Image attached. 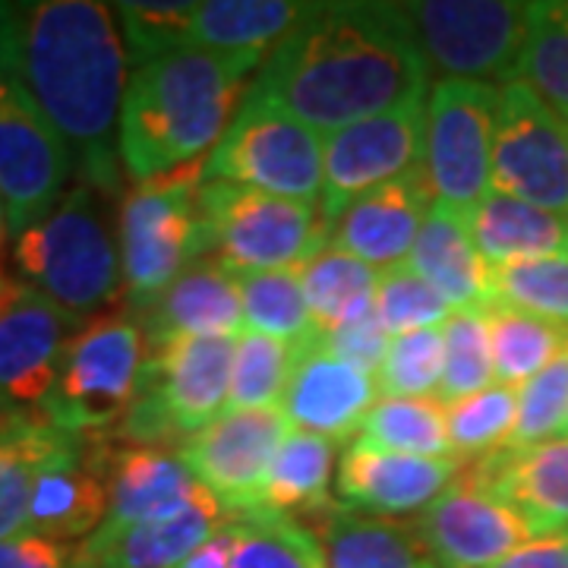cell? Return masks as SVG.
I'll use <instances>...</instances> for the list:
<instances>
[{
    "label": "cell",
    "mask_w": 568,
    "mask_h": 568,
    "mask_svg": "<svg viewBox=\"0 0 568 568\" xmlns=\"http://www.w3.org/2000/svg\"><path fill=\"white\" fill-rule=\"evenodd\" d=\"M559 436H568V414H566V424H562V433Z\"/></svg>",
    "instance_id": "db71d44e"
},
{
    "label": "cell",
    "mask_w": 568,
    "mask_h": 568,
    "mask_svg": "<svg viewBox=\"0 0 568 568\" xmlns=\"http://www.w3.org/2000/svg\"><path fill=\"white\" fill-rule=\"evenodd\" d=\"M231 528L224 525L209 544L196 549L193 556H186L181 568H231Z\"/></svg>",
    "instance_id": "681fc988"
},
{
    "label": "cell",
    "mask_w": 568,
    "mask_h": 568,
    "mask_svg": "<svg viewBox=\"0 0 568 568\" xmlns=\"http://www.w3.org/2000/svg\"><path fill=\"white\" fill-rule=\"evenodd\" d=\"M568 414V347L518 388V420L506 448H530L562 433Z\"/></svg>",
    "instance_id": "f6af8a7d"
},
{
    "label": "cell",
    "mask_w": 568,
    "mask_h": 568,
    "mask_svg": "<svg viewBox=\"0 0 568 568\" xmlns=\"http://www.w3.org/2000/svg\"><path fill=\"white\" fill-rule=\"evenodd\" d=\"M80 325L36 287L0 275V407L41 410Z\"/></svg>",
    "instance_id": "2e32d148"
},
{
    "label": "cell",
    "mask_w": 568,
    "mask_h": 568,
    "mask_svg": "<svg viewBox=\"0 0 568 568\" xmlns=\"http://www.w3.org/2000/svg\"><path fill=\"white\" fill-rule=\"evenodd\" d=\"M7 41H10V3H0V58L7 51Z\"/></svg>",
    "instance_id": "f907efd6"
},
{
    "label": "cell",
    "mask_w": 568,
    "mask_h": 568,
    "mask_svg": "<svg viewBox=\"0 0 568 568\" xmlns=\"http://www.w3.org/2000/svg\"><path fill=\"white\" fill-rule=\"evenodd\" d=\"M462 467L458 458H420L351 443L338 465L335 489L338 503L354 511L407 515L439 499L458 480Z\"/></svg>",
    "instance_id": "7402d4cb"
},
{
    "label": "cell",
    "mask_w": 568,
    "mask_h": 568,
    "mask_svg": "<svg viewBox=\"0 0 568 568\" xmlns=\"http://www.w3.org/2000/svg\"><path fill=\"white\" fill-rule=\"evenodd\" d=\"M465 477L518 511L537 537L568 534V436L530 448H499L465 467Z\"/></svg>",
    "instance_id": "d6986e66"
},
{
    "label": "cell",
    "mask_w": 568,
    "mask_h": 568,
    "mask_svg": "<svg viewBox=\"0 0 568 568\" xmlns=\"http://www.w3.org/2000/svg\"><path fill=\"white\" fill-rule=\"evenodd\" d=\"M263 61V51L183 48L136 67L121 114V162L130 178L152 181L209 159Z\"/></svg>",
    "instance_id": "3957f363"
},
{
    "label": "cell",
    "mask_w": 568,
    "mask_h": 568,
    "mask_svg": "<svg viewBox=\"0 0 568 568\" xmlns=\"http://www.w3.org/2000/svg\"><path fill=\"white\" fill-rule=\"evenodd\" d=\"M108 474V518L102 528H130L174 518L212 499L181 452L162 446H123L102 455Z\"/></svg>",
    "instance_id": "603a6c76"
},
{
    "label": "cell",
    "mask_w": 568,
    "mask_h": 568,
    "mask_svg": "<svg viewBox=\"0 0 568 568\" xmlns=\"http://www.w3.org/2000/svg\"><path fill=\"white\" fill-rule=\"evenodd\" d=\"M376 313L383 320L388 338H398V335L417 332V328L446 325L455 310L405 263L379 275Z\"/></svg>",
    "instance_id": "ee69618b"
},
{
    "label": "cell",
    "mask_w": 568,
    "mask_h": 568,
    "mask_svg": "<svg viewBox=\"0 0 568 568\" xmlns=\"http://www.w3.org/2000/svg\"><path fill=\"white\" fill-rule=\"evenodd\" d=\"M320 345L376 376L383 361H386L392 338H388V332L383 328V320H379V313L373 306V310H366L364 316H357V320H351V323L320 335Z\"/></svg>",
    "instance_id": "bcb514c9"
},
{
    "label": "cell",
    "mask_w": 568,
    "mask_h": 568,
    "mask_svg": "<svg viewBox=\"0 0 568 568\" xmlns=\"http://www.w3.org/2000/svg\"><path fill=\"white\" fill-rule=\"evenodd\" d=\"M562 121H566V130H568V118H562Z\"/></svg>",
    "instance_id": "11a10c76"
},
{
    "label": "cell",
    "mask_w": 568,
    "mask_h": 568,
    "mask_svg": "<svg viewBox=\"0 0 568 568\" xmlns=\"http://www.w3.org/2000/svg\"><path fill=\"white\" fill-rule=\"evenodd\" d=\"M13 263L29 287L77 320L102 316L123 287L121 246L89 183L73 186L54 212L22 231Z\"/></svg>",
    "instance_id": "277c9868"
},
{
    "label": "cell",
    "mask_w": 568,
    "mask_h": 568,
    "mask_svg": "<svg viewBox=\"0 0 568 568\" xmlns=\"http://www.w3.org/2000/svg\"><path fill=\"white\" fill-rule=\"evenodd\" d=\"M301 287H304L310 316L320 328V335L364 316L376 306V287L379 275L373 265L361 263L338 246H325L301 268Z\"/></svg>",
    "instance_id": "1f68e13d"
},
{
    "label": "cell",
    "mask_w": 568,
    "mask_h": 568,
    "mask_svg": "<svg viewBox=\"0 0 568 568\" xmlns=\"http://www.w3.org/2000/svg\"><path fill=\"white\" fill-rule=\"evenodd\" d=\"M424 136L426 99L351 123L345 130L325 136V181L320 209L328 222V234L338 215L357 196L402 181L424 164Z\"/></svg>",
    "instance_id": "5bb4252c"
},
{
    "label": "cell",
    "mask_w": 568,
    "mask_h": 568,
    "mask_svg": "<svg viewBox=\"0 0 568 568\" xmlns=\"http://www.w3.org/2000/svg\"><path fill=\"white\" fill-rule=\"evenodd\" d=\"M13 63L26 92L95 190L118 186L126 48L114 7L92 0L10 3Z\"/></svg>",
    "instance_id": "7a4b0ae2"
},
{
    "label": "cell",
    "mask_w": 568,
    "mask_h": 568,
    "mask_svg": "<svg viewBox=\"0 0 568 568\" xmlns=\"http://www.w3.org/2000/svg\"><path fill=\"white\" fill-rule=\"evenodd\" d=\"M126 61L133 70L190 48L196 3H114Z\"/></svg>",
    "instance_id": "7bdbcfd3"
},
{
    "label": "cell",
    "mask_w": 568,
    "mask_h": 568,
    "mask_svg": "<svg viewBox=\"0 0 568 568\" xmlns=\"http://www.w3.org/2000/svg\"><path fill=\"white\" fill-rule=\"evenodd\" d=\"M205 181L320 203L325 181L323 136L278 108L244 99L224 140L205 162Z\"/></svg>",
    "instance_id": "9c48e42d"
},
{
    "label": "cell",
    "mask_w": 568,
    "mask_h": 568,
    "mask_svg": "<svg viewBox=\"0 0 568 568\" xmlns=\"http://www.w3.org/2000/svg\"><path fill=\"white\" fill-rule=\"evenodd\" d=\"M287 433L291 424L282 407L224 410L178 452L231 518L265 508L272 462Z\"/></svg>",
    "instance_id": "9a60e30c"
},
{
    "label": "cell",
    "mask_w": 568,
    "mask_h": 568,
    "mask_svg": "<svg viewBox=\"0 0 568 568\" xmlns=\"http://www.w3.org/2000/svg\"><path fill=\"white\" fill-rule=\"evenodd\" d=\"M73 159L51 123L26 92L13 63V20L10 41L0 58V203L7 231L20 237L61 203Z\"/></svg>",
    "instance_id": "30bf717a"
},
{
    "label": "cell",
    "mask_w": 568,
    "mask_h": 568,
    "mask_svg": "<svg viewBox=\"0 0 568 568\" xmlns=\"http://www.w3.org/2000/svg\"><path fill=\"white\" fill-rule=\"evenodd\" d=\"M515 80L530 85L544 102L568 118V3H528V32Z\"/></svg>",
    "instance_id": "8d00e7d4"
},
{
    "label": "cell",
    "mask_w": 568,
    "mask_h": 568,
    "mask_svg": "<svg viewBox=\"0 0 568 568\" xmlns=\"http://www.w3.org/2000/svg\"><path fill=\"white\" fill-rule=\"evenodd\" d=\"M470 237L484 263L496 272L508 263L568 256V219L489 190L467 212Z\"/></svg>",
    "instance_id": "83f0119b"
},
{
    "label": "cell",
    "mask_w": 568,
    "mask_h": 568,
    "mask_svg": "<svg viewBox=\"0 0 568 568\" xmlns=\"http://www.w3.org/2000/svg\"><path fill=\"white\" fill-rule=\"evenodd\" d=\"M414 39L443 80H515L528 32V3L506 0H424L405 3Z\"/></svg>",
    "instance_id": "8fae6325"
},
{
    "label": "cell",
    "mask_w": 568,
    "mask_h": 568,
    "mask_svg": "<svg viewBox=\"0 0 568 568\" xmlns=\"http://www.w3.org/2000/svg\"><path fill=\"white\" fill-rule=\"evenodd\" d=\"M237 338H186L149 351L145 383L121 436L133 446L186 443L227 410Z\"/></svg>",
    "instance_id": "ba28073f"
},
{
    "label": "cell",
    "mask_w": 568,
    "mask_h": 568,
    "mask_svg": "<svg viewBox=\"0 0 568 568\" xmlns=\"http://www.w3.org/2000/svg\"><path fill=\"white\" fill-rule=\"evenodd\" d=\"M205 162L183 164L171 174L140 181L126 190L118 215L123 291L130 306L142 313L183 268L209 253L200 186Z\"/></svg>",
    "instance_id": "5b68a950"
},
{
    "label": "cell",
    "mask_w": 568,
    "mask_h": 568,
    "mask_svg": "<svg viewBox=\"0 0 568 568\" xmlns=\"http://www.w3.org/2000/svg\"><path fill=\"white\" fill-rule=\"evenodd\" d=\"M310 3L291 0H205L196 3L190 48L268 51L304 20Z\"/></svg>",
    "instance_id": "f1b7e54d"
},
{
    "label": "cell",
    "mask_w": 568,
    "mask_h": 568,
    "mask_svg": "<svg viewBox=\"0 0 568 568\" xmlns=\"http://www.w3.org/2000/svg\"><path fill=\"white\" fill-rule=\"evenodd\" d=\"M145 366L149 342L133 316H92L70 338L58 383L39 414L73 436L123 424L140 398Z\"/></svg>",
    "instance_id": "8992f818"
},
{
    "label": "cell",
    "mask_w": 568,
    "mask_h": 568,
    "mask_svg": "<svg viewBox=\"0 0 568 568\" xmlns=\"http://www.w3.org/2000/svg\"><path fill=\"white\" fill-rule=\"evenodd\" d=\"M489 568H568V534L537 537Z\"/></svg>",
    "instance_id": "c3c4849f"
},
{
    "label": "cell",
    "mask_w": 568,
    "mask_h": 568,
    "mask_svg": "<svg viewBox=\"0 0 568 568\" xmlns=\"http://www.w3.org/2000/svg\"><path fill=\"white\" fill-rule=\"evenodd\" d=\"M414 525L439 568H489L537 540L518 511L467 480L465 467L458 480L414 518Z\"/></svg>",
    "instance_id": "e0dca14e"
},
{
    "label": "cell",
    "mask_w": 568,
    "mask_h": 568,
    "mask_svg": "<svg viewBox=\"0 0 568 568\" xmlns=\"http://www.w3.org/2000/svg\"><path fill=\"white\" fill-rule=\"evenodd\" d=\"M487 325L496 383L503 386L521 388L568 347L566 328L499 301L487 306Z\"/></svg>",
    "instance_id": "d6a6232c"
},
{
    "label": "cell",
    "mask_w": 568,
    "mask_h": 568,
    "mask_svg": "<svg viewBox=\"0 0 568 568\" xmlns=\"http://www.w3.org/2000/svg\"><path fill=\"white\" fill-rule=\"evenodd\" d=\"M241 301H244V323L253 332L272 335L294 347H310L320 342V328L310 316L301 272H241L237 275Z\"/></svg>",
    "instance_id": "e575fe53"
},
{
    "label": "cell",
    "mask_w": 568,
    "mask_h": 568,
    "mask_svg": "<svg viewBox=\"0 0 568 568\" xmlns=\"http://www.w3.org/2000/svg\"><path fill=\"white\" fill-rule=\"evenodd\" d=\"M17 417H20V410H10V407H0V439L7 436V429L17 424Z\"/></svg>",
    "instance_id": "816d5d0a"
},
{
    "label": "cell",
    "mask_w": 568,
    "mask_h": 568,
    "mask_svg": "<svg viewBox=\"0 0 568 568\" xmlns=\"http://www.w3.org/2000/svg\"><path fill=\"white\" fill-rule=\"evenodd\" d=\"M493 301L568 332V256L521 260L493 272Z\"/></svg>",
    "instance_id": "60d3db41"
},
{
    "label": "cell",
    "mask_w": 568,
    "mask_h": 568,
    "mask_svg": "<svg viewBox=\"0 0 568 568\" xmlns=\"http://www.w3.org/2000/svg\"><path fill=\"white\" fill-rule=\"evenodd\" d=\"M63 439L67 433L48 424L41 414H20L0 439V540L29 534L39 470Z\"/></svg>",
    "instance_id": "f546056e"
},
{
    "label": "cell",
    "mask_w": 568,
    "mask_h": 568,
    "mask_svg": "<svg viewBox=\"0 0 568 568\" xmlns=\"http://www.w3.org/2000/svg\"><path fill=\"white\" fill-rule=\"evenodd\" d=\"M515 420H518V388L503 383H493L484 392L448 405L446 426L452 458L480 462L493 452L506 448Z\"/></svg>",
    "instance_id": "f35d334b"
},
{
    "label": "cell",
    "mask_w": 568,
    "mask_h": 568,
    "mask_svg": "<svg viewBox=\"0 0 568 568\" xmlns=\"http://www.w3.org/2000/svg\"><path fill=\"white\" fill-rule=\"evenodd\" d=\"M407 265L452 310H484L493 304V268L477 253L467 212L448 203L429 205Z\"/></svg>",
    "instance_id": "484cf974"
},
{
    "label": "cell",
    "mask_w": 568,
    "mask_h": 568,
    "mask_svg": "<svg viewBox=\"0 0 568 568\" xmlns=\"http://www.w3.org/2000/svg\"><path fill=\"white\" fill-rule=\"evenodd\" d=\"M304 347L278 342L272 335L244 328L237 335L234 369L227 410H256V407H282V395Z\"/></svg>",
    "instance_id": "74e56055"
},
{
    "label": "cell",
    "mask_w": 568,
    "mask_h": 568,
    "mask_svg": "<svg viewBox=\"0 0 568 568\" xmlns=\"http://www.w3.org/2000/svg\"><path fill=\"white\" fill-rule=\"evenodd\" d=\"M0 568H77V552L39 534L0 540Z\"/></svg>",
    "instance_id": "7dc6e473"
},
{
    "label": "cell",
    "mask_w": 568,
    "mask_h": 568,
    "mask_svg": "<svg viewBox=\"0 0 568 568\" xmlns=\"http://www.w3.org/2000/svg\"><path fill=\"white\" fill-rule=\"evenodd\" d=\"M376 376L332 354L328 347H304L282 395V410L294 429L347 443L361 433L376 398Z\"/></svg>",
    "instance_id": "ac0fdd59"
},
{
    "label": "cell",
    "mask_w": 568,
    "mask_h": 568,
    "mask_svg": "<svg viewBox=\"0 0 568 568\" xmlns=\"http://www.w3.org/2000/svg\"><path fill=\"white\" fill-rule=\"evenodd\" d=\"M200 209L209 231V253L234 275L301 268L328 246V222L320 203L205 181L200 186Z\"/></svg>",
    "instance_id": "52a82bcc"
},
{
    "label": "cell",
    "mask_w": 568,
    "mask_h": 568,
    "mask_svg": "<svg viewBox=\"0 0 568 568\" xmlns=\"http://www.w3.org/2000/svg\"><path fill=\"white\" fill-rule=\"evenodd\" d=\"M3 234H7V212H3V203H0V241H3Z\"/></svg>",
    "instance_id": "f5cc1de1"
},
{
    "label": "cell",
    "mask_w": 568,
    "mask_h": 568,
    "mask_svg": "<svg viewBox=\"0 0 568 568\" xmlns=\"http://www.w3.org/2000/svg\"><path fill=\"white\" fill-rule=\"evenodd\" d=\"M354 443L398 455L452 458L446 405L436 398H379Z\"/></svg>",
    "instance_id": "d590c367"
},
{
    "label": "cell",
    "mask_w": 568,
    "mask_h": 568,
    "mask_svg": "<svg viewBox=\"0 0 568 568\" xmlns=\"http://www.w3.org/2000/svg\"><path fill=\"white\" fill-rule=\"evenodd\" d=\"M224 525L227 515L212 496L174 518L99 528L77 549V568H181L183 559L209 544Z\"/></svg>",
    "instance_id": "d4e9b609"
},
{
    "label": "cell",
    "mask_w": 568,
    "mask_h": 568,
    "mask_svg": "<svg viewBox=\"0 0 568 568\" xmlns=\"http://www.w3.org/2000/svg\"><path fill=\"white\" fill-rule=\"evenodd\" d=\"M108 474L102 455L85 458L80 439L67 433L61 446L48 455L41 465L32 511H29V534H39L48 540H77L92 537L108 518Z\"/></svg>",
    "instance_id": "cb8c5ba5"
},
{
    "label": "cell",
    "mask_w": 568,
    "mask_h": 568,
    "mask_svg": "<svg viewBox=\"0 0 568 568\" xmlns=\"http://www.w3.org/2000/svg\"><path fill=\"white\" fill-rule=\"evenodd\" d=\"M332 465H335V443L294 429L284 436L275 452L268 489H265V508L287 518H313L316 511L332 506Z\"/></svg>",
    "instance_id": "4dcf8cb0"
},
{
    "label": "cell",
    "mask_w": 568,
    "mask_h": 568,
    "mask_svg": "<svg viewBox=\"0 0 568 568\" xmlns=\"http://www.w3.org/2000/svg\"><path fill=\"white\" fill-rule=\"evenodd\" d=\"M231 568H325L316 534L278 511L231 515Z\"/></svg>",
    "instance_id": "836d02e7"
},
{
    "label": "cell",
    "mask_w": 568,
    "mask_h": 568,
    "mask_svg": "<svg viewBox=\"0 0 568 568\" xmlns=\"http://www.w3.org/2000/svg\"><path fill=\"white\" fill-rule=\"evenodd\" d=\"M429 95V63L405 3H310L250 85L320 136Z\"/></svg>",
    "instance_id": "6da1fadb"
},
{
    "label": "cell",
    "mask_w": 568,
    "mask_h": 568,
    "mask_svg": "<svg viewBox=\"0 0 568 568\" xmlns=\"http://www.w3.org/2000/svg\"><path fill=\"white\" fill-rule=\"evenodd\" d=\"M499 85L439 80L426 95L424 171L439 203L470 212L487 196Z\"/></svg>",
    "instance_id": "7c38bea8"
},
{
    "label": "cell",
    "mask_w": 568,
    "mask_h": 568,
    "mask_svg": "<svg viewBox=\"0 0 568 568\" xmlns=\"http://www.w3.org/2000/svg\"><path fill=\"white\" fill-rule=\"evenodd\" d=\"M325 568H439L414 521L383 518L332 503L310 518Z\"/></svg>",
    "instance_id": "4316f807"
},
{
    "label": "cell",
    "mask_w": 568,
    "mask_h": 568,
    "mask_svg": "<svg viewBox=\"0 0 568 568\" xmlns=\"http://www.w3.org/2000/svg\"><path fill=\"white\" fill-rule=\"evenodd\" d=\"M149 351L186 338H237L246 328L237 275L215 256L196 260L136 316Z\"/></svg>",
    "instance_id": "ffe728a7"
},
{
    "label": "cell",
    "mask_w": 568,
    "mask_h": 568,
    "mask_svg": "<svg viewBox=\"0 0 568 568\" xmlns=\"http://www.w3.org/2000/svg\"><path fill=\"white\" fill-rule=\"evenodd\" d=\"M446 335V373L436 402L455 405L496 383L493 347H489L487 306L484 310H455L443 325Z\"/></svg>",
    "instance_id": "ab89813d"
},
{
    "label": "cell",
    "mask_w": 568,
    "mask_h": 568,
    "mask_svg": "<svg viewBox=\"0 0 568 568\" xmlns=\"http://www.w3.org/2000/svg\"><path fill=\"white\" fill-rule=\"evenodd\" d=\"M433 200V186L424 164L402 181L376 186L357 196L332 224L328 246H338L376 272L398 268L410 260L417 234L424 227Z\"/></svg>",
    "instance_id": "44dd1931"
},
{
    "label": "cell",
    "mask_w": 568,
    "mask_h": 568,
    "mask_svg": "<svg viewBox=\"0 0 568 568\" xmlns=\"http://www.w3.org/2000/svg\"><path fill=\"white\" fill-rule=\"evenodd\" d=\"M446 373V335L443 325L417 328L392 338L376 386L383 398H433L439 395Z\"/></svg>",
    "instance_id": "b9f144b4"
},
{
    "label": "cell",
    "mask_w": 568,
    "mask_h": 568,
    "mask_svg": "<svg viewBox=\"0 0 568 568\" xmlns=\"http://www.w3.org/2000/svg\"><path fill=\"white\" fill-rule=\"evenodd\" d=\"M489 186L568 219V130L530 85H499Z\"/></svg>",
    "instance_id": "4fadbf2b"
}]
</instances>
